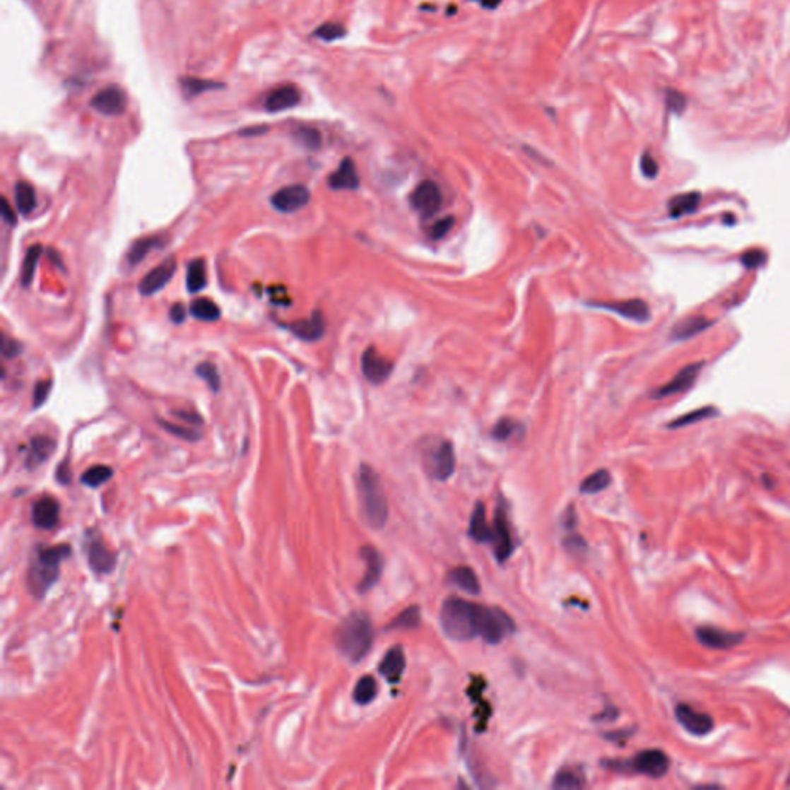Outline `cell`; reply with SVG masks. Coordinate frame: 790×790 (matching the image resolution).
<instances>
[{
	"label": "cell",
	"instance_id": "484cf974",
	"mask_svg": "<svg viewBox=\"0 0 790 790\" xmlns=\"http://www.w3.org/2000/svg\"><path fill=\"white\" fill-rule=\"evenodd\" d=\"M709 326H712V322L707 320V318L702 317V315H695V317H688L684 318L683 322H679L675 327L673 331H671V340L675 341H683L687 340L690 337H695L700 332H702L704 329H707Z\"/></svg>",
	"mask_w": 790,
	"mask_h": 790
},
{
	"label": "cell",
	"instance_id": "6da1fadb",
	"mask_svg": "<svg viewBox=\"0 0 790 790\" xmlns=\"http://www.w3.org/2000/svg\"><path fill=\"white\" fill-rule=\"evenodd\" d=\"M486 607L460 598L444 601L440 610L443 632L454 641H469L482 635Z\"/></svg>",
	"mask_w": 790,
	"mask_h": 790
},
{
	"label": "cell",
	"instance_id": "7c38bea8",
	"mask_svg": "<svg viewBox=\"0 0 790 790\" xmlns=\"http://www.w3.org/2000/svg\"><path fill=\"white\" fill-rule=\"evenodd\" d=\"M87 560L90 568L98 574H108L112 573L117 556L108 546L104 543L99 536L91 537L87 543Z\"/></svg>",
	"mask_w": 790,
	"mask_h": 790
},
{
	"label": "cell",
	"instance_id": "8992f818",
	"mask_svg": "<svg viewBox=\"0 0 790 790\" xmlns=\"http://www.w3.org/2000/svg\"><path fill=\"white\" fill-rule=\"evenodd\" d=\"M310 199V191L301 184L283 187L271 198V204L275 210L281 213H293L297 210L306 207Z\"/></svg>",
	"mask_w": 790,
	"mask_h": 790
},
{
	"label": "cell",
	"instance_id": "836d02e7",
	"mask_svg": "<svg viewBox=\"0 0 790 790\" xmlns=\"http://www.w3.org/2000/svg\"><path fill=\"white\" fill-rule=\"evenodd\" d=\"M611 483V476L607 469H599L596 473L590 474L584 482L581 483V493L584 494H596L603 490H607Z\"/></svg>",
	"mask_w": 790,
	"mask_h": 790
},
{
	"label": "cell",
	"instance_id": "83f0119b",
	"mask_svg": "<svg viewBox=\"0 0 790 790\" xmlns=\"http://www.w3.org/2000/svg\"><path fill=\"white\" fill-rule=\"evenodd\" d=\"M701 203V195L697 191H688L670 199L668 212L671 218H680L695 212Z\"/></svg>",
	"mask_w": 790,
	"mask_h": 790
},
{
	"label": "cell",
	"instance_id": "f35d334b",
	"mask_svg": "<svg viewBox=\"0 0 790 790\" xmlns=\"http://www.w3.org/2000/svg\"><path fill=\"white\" fill-rule=\"evenodd\" d=\"M181 86L189 96H198V95L204 93V91H208V90L223 88L221 83L213 82V81L198 79V78H184V79H181Z\"/></svg>",
	"mask_w": 790,
	"mask_h": 790
},
{
	"label": "cell",
	"instance_id": "f5cc1de1",
	"mask_svg": "<svg viewBox=\"0 0 790 790\" xmlns=\"http://www.w3.org/2000/svg\"><path fill=\"white\" fill-rule=\"evenodd\" d=\"M20 350H22V346L16 340H10V338L2 340V352H4L5 358H13L16 355H19Z\"/></svg>",
	"mask_w": 790,
	"mask_h": 790
},
{
	"label": "cell",
	"instance_id": "f1b7e54d",
	"mask_svg": "<svg viewBox=\"0 0 790 790\" xmlns=\"http://www.w3.org/2000/svg\"><path fill=\"white\" fill-rule=\"evenodd\" d=\"M449 582L452 585L459 586L460 590H464L469 594H477L481 591V584L476 573L469 567H457L449 573Z\"/></svg>",
	"mask_w": 790,
	"mask_h": 790
},
{
	"label": "cell",
	"instance_id": "9f6ffc18",
	"mask_svg": "<svg viewBox=\"0 0 790 790\" xmlns=\"http://www.w3.org/2000/svg\"><path fill=\"white\" fill-rule=\"evenodd\" d=\"M170 320L176 324H181L184 320H186V307H184L181 302H178V305H175L170 309Z\"/></svg>",
	"mask_w": 790,
	"mask_h": 790
},
{
	"label": "cell",
	"instance_id": "11a10c76",
	"mask_svg": "<svg viewBox=\"0 0 790 790\" xmlns=\"http://www.w3.org/2000/svg\"><path fill=\"white\" fill-rule=\"evenodd\" d=\"M175 415L184 420V422H187L191 426H198V425H203V418H201L198 414L195 413H187V411H175Z\"/></svg>",
	"mask_w": 790,
	"mask_h": 790
},
{
	"label": "cell",
	"instance_id": "1f68e13d",
	"mask_svg": "<svg viewBox=\"0 0 790 790\" xmlns=\"http://www.w3.org/2000/svg\"><path fill=\"white\" fill-rule=\"evenodd\" d=\"M190 314L201 322H216L220 320L221 310L212 300L198 298L190 305Z\"/></svg>",
	"mask_w": 790,
	"mask_h": 790
},
{
	"label": "cell",
	"instance_id": "4316f807",
	"mask_svg": "<svg viewBox=\"0 0 790 790\" xmlns=\"http://www.w3.org/2000/svg\"><path fill=\"white\" fill-rule=\"evenodd\" d=\"M469 536L473 537L476 542H481V543L493 542V528H490L488 522H486V514L482 503H477L473 511V516H471Z\"/></svg>",
	"mask_w": 790,
	"mask_h": 790
},
{
	"label": "cell",
	"instance_id": "5bb4252c",
	"mask_svg": "<svg viewBox=\"0 0 790 790\" xmlns=\"http://www.w3.org/2000/svg\"><path fill=\"white\" fill-rule=\"evenodd\" d=\"M411 204L425 216L434 215L442 206V193L434 181H423L411 195Z\"/></svg>",
	"mask_w": 790,
	"mask_h": 790
},
{
	"label": "cell",
	"instance_id": "b9f144b4",
	"mask_svg": "<svg viewBox=\"0 0 790 790\" xmlns=\"http://www.w3.org/2000/svg\"><path fill=\"white\" fill-rule=\"evenodd\" d=\"M158 422L167 432L176 435L178 439L187 440V442H198L201 439V434L196 430H193V428H190V426H179V425L167 422V420H158Z\"/></svg>",
	"mask_w": 790,
	"mask_h": 790
},
{
	"label": "cell",
	"instance_id": "603a6c76",
	"mask_svg": "<svg viewBox=\"0 0 790 790\" xmlns=\"http://www.w3.org/2000/svg\"><path fill=\"white\" fill-rule=\"evenodd\" d=\"M327 182L332 190H357L360 187V178L354 161L350 158H344Z\"/></svg>",
	"mask_w": 790,
	"mask_h": 790
},
{
	"label": "cell",
	"instance_id": "db71d44e",
	"mask_svg": "<svg viewBox=\"0 0 790 790\" xmlns=\"http://www.w3.org/2000/svg\"><path fill=\"white\" fill-rule=\"evenodd\" d=\"M0 212H2L4 220H5L8 224H10V225H14V224H16V213H14V210H13L11 204L8 203V199H6V198H2V204H0Z\"/></svg>",
	"mask_w": 790,
	"mask_h": 790
},
{
	"label": "cell",
	"instance_id": "7bdbcfd3",
	"mask_svg": "<svg viewBox=\"0 0 790 790\" xmlns=\"http://www.w3.org/2000/svg\"><path fill=\"white\" fill-rule=\"evenodd\" d=\"M553 787L560 789V790L581 789V787H584V779L573 770H562V772L558 773L556 778H554Z\"/></svg>",
	"mask_w": 790,
	"mask_h": 790
},
{
	"label": "cell",
	"instance_id": "ffe728a7",
	"mask_svg": "<svg viewBox=\"0 0 790 790\" xmlns=\"http://www.w3.org/2000/svg\"><path fill=\"white\" fill-rule=\"evenodd\" d=\"M493 543L495 556L500 562L507 560L512 553V537L509 531V525L507 520V514L503 508H499L495 512L494 528H493Z\"/></svg>",
	"mask_w": 790,
	"mask_h": 790
},
{
	"label": "cell",
	"instance_id": "ab89813d",
	"mask_svg": "<svg viewBox=\"0 0 790 790\" xmlns=\"http://www.w3.org/2000/svg\"><path fill=\"white\" fill-rule=\"evenodd\" d=\"M717 414H718V411L715 408H712V406L696 409V411H692V413H688L683 417L676 418L675 422L670 423V428H683V426L693 425V423L701 422V420H705V418H710V417L717 415Z\"/></svg>",
	"mask_w": 790,
	"mask_h": 790
},
{
	"label": "cell",
	"instance_id": "6125c7cd",
	"mask_svg": "<svg viewBox=\"0 0 790 790\" xmlns=\"http://www.w3.org/2000/svg\"><path fill=\"white\" fill-rule=\"evenodd\" d=\"M789 784H790V775H789Z\"/></svg>",
	"mask_w": 790,
	"mask_h": 790
},
{
	"label": "cell",
	"instance_id": "91938a15",
	"mask_svg": "<svg viewBox=\"0 0 790 790\" xmlns=\"http://www.w3.org/2000/svg\"><path fill=\"white\" fill-rule=\"evenodd\" d=\"M267 131V127H255V129H249V130H242L241 134H246V136H250V134H261Z\"/></svg>",
	"mask_w": 790,
	"mask_h": 790
},
{
	"label": "cell",
	"instance_id": "94428289",
	"mask_svg": "<svg viewBox=\"0 0 790 790\" xmlns=\"http://www.w3.org/2000/svg\"><path fill=\"white\" fill-rule=\"evenodd\" d=\"M482 2H483V5H485V6H490V8H493V6H495V5H497L499 2H502V0H482Z\"/></svg>",
	"mask_w": 790,
	"mask_h": 790
},
{
	"label": "cell",
	"instance_id": "d590c367",
	"mask_svg": "<svg viewBox=\"0 0 790 790\" xmlns=\"http://www.w3.org/2000/svg\"><path fill=\"white\" fill-rule=\"evenodd\" d=\"M377 696V683L372 676L360 678L354 688V701L357 704H369Z\"/></svg>",
	"mask_w": 790,
	"mask_h": 790
},
{
	"label": "cell",
	"instance_id": "52a82bcc",
	"mask_svg": "<svg viewBox=\"0 0 790 790\" xmlns=\"http://www.w3.org/2000/svg\"><path fill=\"white\" fill-rule=\"evenodd\" d=\"M668 764L670 761L666 753L659 749H650L637 753L630 762V767L650 778H661L668 772Z\"/></svg>",
	"mask_w": 790,
	"mask_h": 790
},
{
	"label": "cell",
	"instance_id": "60d3db41",
	"mask_svg": "<svg viewBox=\"0 0 790 790\" xmlns=\"http://www.w3.org/2000/svg\"><path fill=\"white\" fill-rule=\"evenodd\" d=\"M295 141L298 144H301L302 147H306L309 150H317L320 148L322 146V134L318 130L312 129V127H300L297 129L295 134Z\"/></svg>",
	"mask_w": 790,
	"mask_h": 790
},
{
	"label": "cell",
	"instance_id": "4dcf8cb0",
	"mask_svg": "<svg viewBox=\"0 0 790 790\" xmlns=\"http://www.w3.org/2000/svg\"><path fill=\"white\" fill-rule=\"evenodd\" d=\"M14 199L16 207H18L22 215H30L33 210L36 208V193L35 189L31 187V184L20 181L16 184L14 187Z\"/></svg>",
	"mask_w": 790,
	"mask_h": 790
},
{
	"label": "cell",
	"instance_id": "6f0895ef",
	"mask_svg": "<svg viewBox=\"0 0 790 790\" xmlns=\"http://www.w3.org/2000/svg\"><path fill=\"white\" fill-rule=\"evenodd\" d=\"M57 481L61 482V483H69V482H70V471H69V466H66V464H64V465L59 466V469H57Z\"/></svg>",
	"mask_w": 790,
	"mask_h": 790
},
{
	"label": "cell",
	"instance_id": "7a4b0ae2",
	"mask_svg": "<svg viewBox=\"0 0 790 790\" xmlns=\"http://www.w3.org/2000/svg\"><path fill=\"white\" fill-rule=\"evenodd\" d=\"M70 554V545L65 543L39 546L27 574L28 590L35 598H44L49 588L54 585L59 574H61L62 560L69 558Z\"/></svg>",
	"mask_w": 790,
	"mask_h": 790
},
{
	"label": "cell",
	"instance_id": "681fc988",
	"mask_svg": "<svg viewBox=\"0 0 790 790\" xmlns=\"http://www.w3.org/2000/svg\"><path fill=\"white\" fill-rule=\"evenodd\" d=\"M454 223H456V221H454V218H452V216L442 218V220H439V221H437V223L432 225V229H431V238H432V240H440V238H443L444 235H447V233L452 229Z\"/></svg>",
	"mask_w": 790,
	"mask_h": 790
},
{
	"label": "cell",
	"instance_id": "f6af8a7d",
	"mask_svg": "<svg viewBox=\"0 0 790 790\" xmlns=\"http://www.w3.org/2000/svg\"><path fill=\"white\" fill-rule=\"evenodd\" d=\"M344 35H346V30H344L340 23H323L322 27H318L314 31V36L326 40V42H334V40H338L341 39Z\"/></svg>",
	"mask_w": 790,
	"mask_h": 790
},
{
	"label": "cell",
	"instance_id": "ee69618b",
	"mask_svg": "<svg viewBox=\"0 0 790 790\" xmlns=\"http://www.w3.org/2000/svg\"><path fill=\"white\" fill-rule=\"evenodd\" d=\"M196 374L199 378H203V380L207 383V386L213 392H218L221 386V380H220V374H218V369L215 367V365L212 363H201L196 367Z\"/></svg>",
	"mask_w": 790,
	"mask_h": 790
},
{
	"label": "cell",
	"instance_id": "44dd1931",
	"mask_svg": "<svg viewBox=\"0 0 790 790\" xmlns=\"http://www.w3.org/2000/svg\"><path fill=\"white\" fill-rule=\"evenodd\" d=\"M293 334L297 335L298 338L305 340V341H317L320 340L324 332H326V322H324V317L322 312H315L310 315L306 320H300L295 323H290L285 326Z\"/></svg>",
	"mask_w": 790,
	"mask_h": 790
},
{
	"label": "cell",
	"instance_id": "4fadbf2b",
	"mask_svg": "<svg viewBox=\"0 0 790 790\" xmlns=\"http://www.w3.org/2000/svg\"><path fill=\"white\" fill-rule=\"evenodd\" d=\"M90 105L100 114L119 116L127 108V98L119 87L108 86L93 96Z\"/></svg>",
	"mask_w": 790,
	"mask_h": 790
},
{
	"label": "cell",
	"instance_id": "f907efd6",
	"mask_svg": "<svg viewBox=\"0 0 790 790\" xmlns=\"http://www.w3.org/2000/svg\"><path fill=\"white\" fill-rule=\"evenodd\" d=\"M667 105H668V110H671L673 113H683L685 105H687V100L683 95L679 93V91L668 90L667 91Z\"/></svg>",
	"mask_w": 790,
	"mask_h": 790
},
{
	"label": "cell",
	"instance_id": "ba28073f",
	"mask_svg": "<svg viewBox=\"0 0 790 790\" xmlns=\"http://www.w3.org/2000/svg\"><path fill=\"white\" fill-rule=\"evenodd\" d=\"M590 306L608 310V312L624 317L627 320L636 323H645L650 320V307L644 300H624L611 302H590Z\"/></svg>",
	"mask_w": 790,
	"mask_h": 790
},
{
	"label": "cell",
	"instance_id": "d4e9b609",
	"mask_svg": "<svg viewBox=\"0 0 790 790\" xmlns=\"http://www.w3.org/2000/svg\"><path fill=\"white\" fill-rule=\"evenodd\" d=\"M406 667V658L405 652L401 647H392V649L384 654V658L380 662V673L389 680V683H399L403 671Z\"/></svg>",
	"mask_w": 790,
	"mask_h": 790
},
{
	"label": "cell",
	"instance_id": "d6986e66",
	"mask_svg": "<svg viewBox=\"0 0 790 790\" xmlns=\"http://www.w3.org/2000/svg\"><path fill=\"white\" fill-rule=\"evenodd\" d=\"M59 514H61V505L52 495H44L35 502L31 511L33 524L39 529H53L59 522Z\"/></svg>",
	"mask_w": 790,
	"mask_h": 790
},
{
	"label": "cell",
	"instance_id": "ac0fdd59",
	"mask_svg": "<svg viewBox=\"0 0 790 790\" xmlns=\"http://www.w3.org/2000/svg\"><path fill=\"white\" fill-rule=\"evenodd\" d=\"M696 637L702 645L709 647V649H730L743 641L744 635L733 633V632H724V630L717 627H700L696 630Z\"/></svg>",
	"mask_w": 790,
	"mask_h": 790
},
{
	"label": "cell",
	"instance_id": "e0dca14e",
	"mask_svg": "<svg viewBox=\"0 0 790 790\" xmlns=\"http://www.w3.org/2000/svg\"><path fill=\"white\" fill-rule=\"evenodd\" d=\"M360 554H361V559H363L366 564V573L363 579H361L358 590L361 593H366L371 590V588H374L378 584V581H380L384 564H383L382 554L371 545L363 546V548L360 550Z\"/></svg>",
	"mask_w": 790,
	"mask_h": 790
},
{
	"label": "cell",
	"instance_id": "5b68a950",
	"mask_svg": "<svg viewBox=\"0 0 790 790\" xmlns=\"http://www.w3.org/2000/svg\"><path fill=\"white\" fill-rule=\"evenodd\" d=\"M392 361L383 357L375 348H367L361 355V372L372 384H382L392 374Z\"/></svg>",
	"mask_w": 790,
	"mask_h": 790
},
{
	"label": "cell",
	"instance_id": "680465c9",
	"mask_svg": "<svg viewBox=\"0 0 790 790\" xmlns=\"http://www.w3.org/2000/svg\"><path fill=\"white\" fill-rule=\"evenodd\" d=\"M565 525L568 528H573L576 525V512L573 511V508H570L565 514Z\"/></svg>",
	"mask_w": 790,
	"mask_h": 790
},
{
	"label": "cell",
	"instance_id": "7402d4cb",
	"mask_svg": "<svg viewBox=\"0 0 790 790\" xmlns=\"http://www.w3.org/2000/svg\"><path fill=\"white\" fill-rule=\"evenodd\" d=\"M300 91L293 86H281L272 90L264 100V108L269 113H280L298 105Z\"/></svg>",
	"mask_w": 790,
	"mask_h": 790
},
{
	"label": "cell",
	"instance_id": "277c9868",
	"mask_svg": "<svg viewBox=\"0 0 790 790\" xmlns=\"http://www.w3.org/2000/svg\"><path fill=\"white\" fill-rule=\"evenodd\" d=\"M358 491L366 522L372 528L384 526L388 520V500L380 477L369 465L363 464L358 473Z\"/></svg>",
	"mask_w": 790,
	"mask_h": 790
},
{
	"label": "cell",
	"instance_id": "e575fe53",
	"mask_svg": "<svg viewBox=\"0 0 790 790\" xmlns=\"http://www.w3.org/2000/svg\"><path fill=\"white\" fill-rule=\"evenodd\" d=\"M113 476V469L105 465H95L88 468L86 473L82 474L81 482L83 485L90 486V488H98V486L104 485L108 478Z\"/></svg>",
	"mask_w": 790,
	"mask_h": 790
},
{
	"label": "cell",
	"instance_id": "f546056e",
	"mask_svg": "<svg viewBox=\"0 0 790 790\" xmlns=\"http://www.w3.org/2000/svg\"><path fill=\"white\" fill-rule=\"evenodd\" d=\"M187 290L190 293H198L207 285V272L204 259H193L187 266Z\"/></svg>",
	"mask_w": 790,
	"mask_h": 790
},
{
	"label": "cell",
	"instance_id": "2e32d148",
	"mask_svg": "<svg viewBox=\"0 0 790 790\" xmlns=\"http://www.w3.org/2000/svg\"><path fill=\"white\" fill-rule=\"evenodd\" d=\"M428 468L437 481H448L456 469V452L452 443L442 442L430 456Z\"/></svg>",
	"mask_w": 790,
	"mask_h": 790
},
{
	"label": "cell",
	"instance_id": "30bf717a",
	"mask_svg": "<svg viewBox=\"0 0 790 790\" xmlns=\"http://www.w3.org/2000/svg\"><path fill=\"white\" fill-rule=\"evenodd\" d=\"M175 272H176L175 258H167L165 261H163L161 264H158L155 269H151V271L144 276V278L141 280V283L138 285L139 293L144 297L155 295V293H158L159 290H163L165 285L170 283Z\"/></svg>",
	"mask_w": 790,
	"mask_h": 790
},
{
	"label": "cell",
	"instance_id": "d6a6232c",
	"mask_svg": "<svg viewBox=\"0 0 790 790\" xmlns=\"http://www.w3.org/2000/svg\"><path fill=\"white\" fill-rule=\"evenodd\" d=\"M159 246H161V238H158V237L138 240L129 250V255H127L129 264L134 266V264L141 263L142 259H144L151 250L159 247Z\"/></svg>",
	"mask_w": 790,
	"mask_h": 790
},
{
	"label": "cell",
	"instance_id": "9c48e42d",
	"mask_svg": "<svg viewBox=\"0 0 790 790\" xmlns=\"http://www.w3.org/2000/svg\"><path fill=\"white\" fill-rule=\"evenodd\" d=\"M512 630H514V624L505 613L497 608H486L481 635L482 639L490 644H499L509 633H512Z\"/></svg>",
	"mask_w": 790,
	"mask_h": 790
},
{
	"label": "cell",
	"instance_id": "c3c4849f",
	"mask_svg": "<svg viewBox=\"0 0 790 790\" xmlns=\"http://www.w3.org/2000/svg\"><path fill=\"white\" fill-rule=\"evenodd\" d=\"M49 391H52V380H42L35 386V394H33V403L35 408H39L45 403L48 399Z\"/></svg>",
	"mask_w": 790,
	"mask_h": 790
},
{
	"label": "cell",
	"instance_id": "74e56055",
	"mask_svg": "<svg viewBox=\"0 0 790 790\" xmlns=\"http://www.w3.org/2000/svg\"><path fill=\"white\" fill-rule=\"evenodd\" d=\"M420 624V610L417 605H413V607H408L405 611L400 613V615L392 620V624L389 625L391 630H414L417 628Z\"/></svg>",
	"mask_w": 790,
	"mask_h": 790
},
{
	"label": "cell",
	"instance_id": "8fae6325",
	"mask_svg": "<svg viewBox=\"0 0 790 790\" xmlns=\"http://www.w3.org/2000/svg\"><path fill=\"white\" fill-rule=\"evenodd\" d=\"M675 715L679 724L683 726L687 732H690L692 735L696 736L707 735L712 732L713 727H715V722H713V719L707 715V713L697 712L687 704L676 705Z\"/></svg>",
	"mask_w": 790,
	"mask_h": 790
},
{
	"label": "cell",
	"instance_id": "bcb514c9",
	"mask_svg": "<svg viewBox=\"0 0 790 790\" xmlns=\"http://www.w3.org/2000/svg\"><path fill=\"white\" fill-rule=\"evenodd\" d=\"M516 430H517V423L514 422V420H511V418H502V420H499L497 423H495V426L493 428V432H491V434H493V437H494L495 440L505 442V440L509 439L511 435H514Z\"/></svg>",
	"mask_w": 790,
	"mask_h": 790
},
{
	"label": "cell",
	"instance_id": "7dc6e473",
	"mask_svg": "<svg viewBox=\"0 0 790 790\" xmlns=\"http://www.w3.org/2000/svg\"><path fill=\"white\" fill-rule=\"evenodd\" d=\"M766 259H767L766 254H764L762 250L756 249V250L745 252V254H744L743 258H741V261H743V264H744L747 269H758V267H761L764 263H766Z\"/></svg>",
	"mask_w": 790,
	"mask_h": 790
},
{
	"label": "cell",
	"instance_id": "816d5d0a",
	"mask_svg": "<svg viewBox=\"0 0 790 790\" xmlns=\"http://www.w3.org/2000/svg\"><path fill=\"white\" fill-rule=\"evenodd\" d=\"M641 170H642L645 178H649V179H653L658 176V172H659L658 163L654 161V158L650 153H644V156L641 158Z\"/></svg>",
	"mask_w": 790,
	"mask_h": 790
},
{
	"label": "cell",
	"instance_id": "8d00e7d4",
	"mask_svg": "<svg viewBox=\"0 0 790 790\" xmlns=\"http://www.w3.org/2000/svg\"><path fill=\"white\" fill-rule=\"evenodd\" d=\"M40 255H42V246H39V244L31 246L27 250V257H25L23 267H22V285H23V288L30 285L33 278H35L36 266H37Z\"/></svg>",
	"mask_w": 790,
	"mask_h": 790
},
{
	"label": "cell",
	"instance_id": "9a60e30c",
	"mask_svg": "<svg viewBox=\"0 0 790 790\" xmlns=\"http://www.w3.org/2000/svg\"><path fill=\"white\" fill-rule=\"evenodd\" d=\"M701 369H702V363L687 365L685 367L680 369V371L671 378L667 384L654 389V392L652 394V399H656V400L666 399V397H671V395L675 394H680L687 389H690L695 384L697 375H700Z\"/></svg>",
	"mask_w": 790,
	"mask_h": 790
},
{
	"label": "cell",
	"instance_id": "cb8c5ba5",
	"mask_svg": "<svg viewBox=\"0 0 790 790\" xmlns=\"http://www.w3.org/2000/svg\"><path fill=\"white\" fill-rule=\"evenodd\" d=\"M54 451H56V442L53 439H49L47 435H37L30 443L25 465H27L28 469L39 468L53 456Z\"/></svg>",
	"mask_w": 790,
	"mask_h": 790
},
{
	"label": "cell",
	"instance_id": "3957f363",
	"mask_svg": "<svg viewBox=\"0 0 790 790\" xmlns=\"http://www.w3.org/2000/svg\"><path fill=\"white\" fill-rule=\"evenodd\" d=\"M338 650L350 662H360L374 644L372 622L365 613L355 611L341 622L335 635Z\"/></svg>",
	"mask_w": 790,
	"mask_h": 790
}]
</instances>
